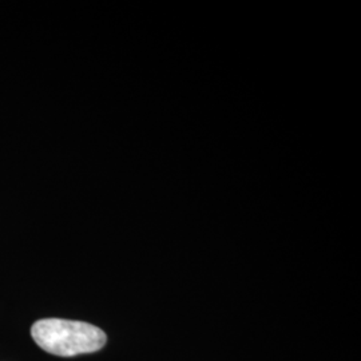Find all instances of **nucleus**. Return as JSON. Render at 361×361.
<instances>
[{
    "label": "nucleus",
    "instance_id": "nucleus-1",
    "mask_svg": "<svg viewBox=\"0 0 361 361\" xmlns=\"http://www.w3.org/2000/svg\"><path fill=\"white\" fill-rule=\"evenodd\" d=\"M31 336L43 350L62 357L97 352L107 341L101 328L63 319L39 320L31 326Z\"/></svg>",
    "mask_w": 361,
    "mask_h": 361
}]
</instances>
